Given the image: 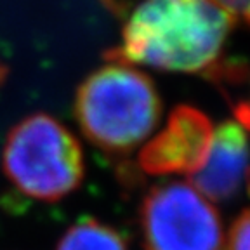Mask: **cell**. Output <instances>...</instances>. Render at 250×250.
Returning a JSON list of instances; mask_svg holds the SVG:
<instances>
[{
    "instance_id": "6da1fadb",
    "label": "cell",
    "mask_w": 250,
    "mask_h": 250,
    "mask_svg": "<svg viewBox=\"0 0 250 250\" xmlns=\"http://www.w3.org/2000/svg\"><path fill=\"white\" fill-rule=\"evenodd\" d=\"M234 21L214 0H143L125 21L122 43L104 59L233 83L245 75L224 59Z\"/></svg>"
},
{
    "instance_id": "7a4b0ae2",
    "label": "cell",
    "mask_w": 250,
    "mask_h": 250,
    "mask_svg": "<svg viewBox=\"0 0 250 250\" xmlns=\"http://www.w3.org/2000/svg\"><path fill=\"white\" fill-rule=\"evenodd\" d=\"M83 78L73 113L80 132L108 156H129L156 129L162 98L153 80L132 64L106 59Z\"/></svg>"
},
{
    "instance_id": "3957f363",
    "label": "cell",
    "mask_w": 250,
    "mask_h": 250,
    "mask_svg": "<svg viewBox=\"0 0 250 250\" xmlns=\"http://www.w3.org/2000/svg\"><path fill=\"white\" fill-rule=\"evenodd\" d=\"M2 168L12 186L40 202H58L77 191L85 177L78 139L52 115L33 113L7 134Z\"/></svg>"
},
{
    "instance_id": "277c9868",
    "label": "cell",
    "mask_w": 250,
    "mask_h": 250,
    "mask_svg": "<svg viewBox=\"0 0 250 250\" xmlns=\"http://www.w3.org/2000/svg\"><path fill=\"white\" fill-rule=\"evenodd\" d=\"M143 250H223L217 208L191 184L168 181L153 186L139 207Z\"/></svg>"
},
{
    "instance_id": "5b68a950",
    "label": "cell",
    "mask_w": 250,
    "mask_h": 250,
    "mask_svg": "<svg viewBox=\"0 0 250 250\" xmlns=\"http://www.w3.org/2000/svg\"><path fill=\"white\" fill-rule=\"evenodd\" d=\"M188 177L210 203L250 198V104H236L234 117L214 127L207 158Z\"/></svg>"
},
{
    "instance_id": "8992f818",
    "label": "cell",
    "mask_w": 250,
    "mask_h": 250,
    "mask_svg": "<svg viewBox=\"0 0 250 250\" xmlns=\"http://www.w3.org/2000/svg\"><path fill=\"white\" fill-rule=\"evenodd\" d=\"M214 137L207 113L189 104H177L167 124L139 151L137 165L149 176H191L203 165Z\"/></svg>"
},
{
    "instance_id": "52a82bcc",
    "label": "cell",
    "mask_w": 250,
    "mask_h": 250,
    "mask_svg": "<svg viewBox=\"0 0 250 250\" xmlns=\"http://www.w3.org/2000/svg\"><path fill=\"white\" fill-rule=\"evenodd\" d=\"M56 250H129V247L124 234L111 224L82 217L64 231Z\"/></svg>"
},
{
    "instance_id": "ba28073f",
    "label": "cell",
    "mask_w": 250,
    "mask_h": 250,
    "mask_svg": "<svg viewBox=\"0 0 250 250\" xmlns=\"http://www.w3.org/2000/svg\"><path fill=\"white\" fill-rule=\"evenodd\" d=\"M223 247L224 250H250V207L234 217Z\"/></svg>"
},
{
    "instance_id": "9c48e42d",
    "label": "cell",
    "mask_w": 250,
    "mask_h": 250,
    "mask_svg": "<svg viewBox=\"0 0 250 250\" xmlns=\"http://www.w3.org/2000/svg\"><path fill=\"white\" fill-rule=\"evenodd\" d=\"M214 2L229 12L234 20L240 18L247 24H250V0H214Z\"/></svg>"
},
{
    "instance_id": "30bf717a",
    "label": "cell",
    "mask_w": 250,
    "mask_h": 250,
    "mask_svg": "<svg viewBox=\"0 0 250 250\" xmlns=\"http://www.w3.org/2000/svg\"><path fill=\"white\" fill-rule=\"evenodd\" d=\"M5 77H7V68L0 62V85H2V82L5 80Z\"/></svg>"
}]
</instances>
